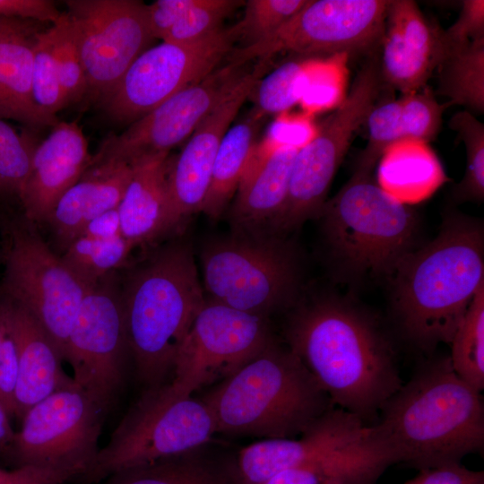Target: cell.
Returning <instances> with one entry per match:
<instances>
[{
  "mask_svg": "<svg viewBox=\"0 0 484 484\" xmlns=\"http://www.w3.org/2000/svg\"><path fill=\"white\" fill-rule=\"evenodd\" d=\"M449 127L466 149L465 173L454 188L453 198L456 203H480L484 199V125L463 110L451 117Z\"/></svg>",
  "mask_w": 484,
  "mask_h": 484,
  "instance_id": "836d02e7",
  "label": "cell"
},
{
  "mask_svg": "<svg viewBox=\"0 0 484 484\" xmlns=\"http://www.w3.org/2000/svg\"><path fill=\"white\" fill-rule=\"evenodd\" d=\"M245 2L237 0H193L162 41L193 43L219 31L222 22Z\"/></svg>",
  "mask_w": 484,
  "mask_h": 484,
  "instance_id": "74e56055",
  "label": "cell"
},
{
  "mask_svg": "<svg viewBox=\"0 0 484 484\" xmlns=\"http://www.w3.org/2000/svg\"><path fill=\"white\" fill-rule=\"evenodd\" d=\"M18 372V347L6 303H0V402L14 415Z\"/></svg>",
  "mask_w": 484,
  "mask_h": 484,
  "instance_id": "7bdbcfd3",
  "label": "cell"
},
{
  "mask_svg": "<svg viewBox=\"0 0 484 484\" xmlns=\"http://www.w3.org/2000/svg\"><path fill=\"white\" fill-rule=\"evenodd\" d=\"M80 236L99 239H109L123 236L117 208L109 210L92 219L86 224L78 237Z\"/></svg>",
  "mask_w": 484,
  "mask_h": 484,
  "instance_id": "681fc988",
  "label": "cell"
},
{
  "mask_svg": "<svg viewBox=\"0 0 484 484\" xmlns=\"http://www.w3.org/2000/svg\"><path fill=\"white\" fill-rule=\"evenodd\" d=\"M228 63L200 82L177 92L131 123L120 134L106 138L91 155L89 168L125 162L142 155L169 151L190 136L198 125L231 93L248 73Z\"/></svg>",
  "mask_w": 484,
  "mask_h": 484,
  "instance_id": "9a60e30c",
  "label": "cell"
},
{
  "mask_svg": "<svg viewBox=\"0 0 484 484\" xmlns=\"http://www.w3.org/2000/svg\"><path fill=\"white\" fill-rule=\"evenodd\" d=\"M285 335L332 404L366 425L403 384L390 336L350 299L325 296L298 305Z\"/></svg>",
  "mask_w": 484,
  "mask_h": 484,
  "instance_id": "6da1fadb",
  "label": "cell"
},
{
  "mask_svg": "<svg viewBox=\"0 0 484 484\" xmlns=\"http://www.w3.org/2000/svg\"><path fill=\"white\" fill-rule=\"evenodd\" d=\"M388 4L386 0H307L270 36L232 49L228 61L241 66L280 52L304 56L372 52L381 43Z\"/></svg>",
  "mask_w": 484,
  "mask_h": 484,
  "instance_id": "9c48e42d",
  "label": "cell"
},
{
  "mask_svg": "<svg viewBox=\"0 0 484 484\" xmlns=\"http://www.w3.org/2000/svg\"><path fill=\"white\" fill-rule=\"evenodd\" d=\"M134 246L123 236L109 239L80 236L65 247L61 258L91 288L123 266Z\"/></svg>",
  "mask_w": 484,
  "mask_h": 484,
  "instance_id": "1f68e13d",
  "label": "cell"
},
{
  "mask_svg": "<svg viewBox=\"0 0 484 484\" xmlns=\"http://www.w3.org/2000/svg\"><path fill=\"white\" fill-rule=\"evenodd\" d=\"M89 91L108 95L153 39L146 4L134 0H69Z\"/></svg>",
  "mask_w": 484,
  "mask_h": 484,
  "instance_id": "2e32d148",
  "label": "cell"
},
{
  "mask_svg": "<svg viewBox=\"0 0 484 484\" xmlns=\"http://www.w3.org/2000/svg\"><path fill=\"white\" fill-rule=\"evenodd\" d=\"M350 55L305 62L301 99L312 110L337 108L346 98Z\"/></svg>",
  "mask_w": 484,
  "mask_h": 484,
  "instance_id": "d6a6232c",
  "label": "cell"
},
{
  "mask_svg": "<svg viewBox=\"0 0 484 484\" xmlns=\"http://www.w3.org/2000/svg\"><path fill=\"white\" fill-rule=\"evenodd\" d=\"M216 432L293 438L332 407L299 359L274 340L203 396Z\"/></svg>",
  "mask_w": 484,
  "mask_h": 484,
  "instance_id": "277c9868",
  "label": "cell"
},
{
  "mask_svg": "<svg viewBox=\"0 0 484 484\" xmlns=\"http://www.w3.org/2000/svg\"><path fill=\"white\" fill-rule=\"evenodd\" d=\"M113 274L88 290L64 354L73 368L74 383L105 411L122 385L128 350L121 290Z\"/></svg>",
  "mask_w": 484,
  "mask_h": 484,
  "instance_id": "5bb4252c",
  "label": "cell"
},
{
  "mask_svg": "<svg viewBox=\"0 0 484 484\" xmlns=\"http://www.w3.org/2000/svg\"><path fill=\"white\" fill-rule=\"evenodd\" d=\"M367 426L357 416L332 407L298 438L264 439L243 448L234 479L240 484H262L283 471L348 447L362 437Z\"/></svg>",
  "mask_w": 484,
  "mask_h": 484,
  "instance_id": "ac0fdd59",
  "label": "cell"
},
{
  "mask_svg": "<svg viewBox=\"0 0 484 484\" xmlns=\"http://www.w3.org/2000/svg\"><path fill=\"white\" fill-rule=\"evenodd\" d=\"M48 27L34 36L31 90L36 105L45 113L56 117L68 103L55 64Z\"/></svg>",
  "mask_w": 484,
  "mask_h": 484,
  "instance_id": "d590c367",
  "label": "cell"
},
{
  "mask_svg": "<svg viewBox=\"0 0 484 484\" xmlns=\"http://www.w3.org/2000/svg\"><path fill=\"white\" fill-rule=\"evenodd\" d=\"M91 160L76 122L59 121L35 147L30 174L19 194L30 222H48L64 194L77 183Z\"/></svg>",
  "mask_w": 484,
  "mask_h": 484,
  "instance_id": "ffe728a7",
  "label": "cell"
},
{
  "mask_svg": "<svg viewBox=\"0 0 484 484\" xmlns=\"http://www.w3.org/2000/svg\"><path fill=\"white\" fill-rule=\"evenodd\" d=\"M201 259L209 299L266 316L297 298L299 258L284 236L234 233L209 243Z\"/></svg>",
  "mask_w": 484,
  "mask_h": 484,
  "instance_id": "52a82bcc",
  "label": "cell"
},
{
  "mask_svg": "<svg viewBox=\"0 0 484 484\" xmlns=\"http://www.w3.org/2000/svg\"><path fill=\"white\" fill-rule=\"evenodd\" d=\"M454 372L479 392L484 389V283L477 290L450 342Z\"/></svg>",
  "mask_w": 484,
  "mask_h": 484,
  "instance_id": "4dcf8cb0",
  "label": "cell"
},
{
  "mask_svg": "<svg viewBox=\"0 0 484 484\" xmlns=\"http://www.w3.org/2000/svg\"><path fill=\"white\" fill-rule=\"evenodd\" d=\"M4 262L9 299L37 319L64 360L69 332L90 288L31 227L12 231Z\"/></svg>",
  "mask_w": 484,
  "mask_h": 484,
  "instance_id": "4fadbf2b",
  "label": "cell"
},
{
  "mask_svg": "<svg viewBox=\"0 0 484 484\" xmlns=\"http://www.w3.org/2000/svg\"><path fill=\"white\" fill-rule=\"evenodd\" d=\"M481 38H484V1L465 0L456 22L442 30V58Z\"/></svg>",
  "mask_w": 484,
  "mask_h": 484,
  "instance_id": "ee69618b",
  "label": "cell"
},
{
  "mask_svg": "<svg viewBox=\"0 0 484 484\" xmlns=\"http://www.w3.org/2000/svg\"><path fill=\"white\" fill-rule=\"evenodd\" d=\"M393 464L367 429L354 444L305 465L283 471L262 484H376Z\"/></svg>",
  "mask_w": 484,
  "mask_h": 484,
  "instance_id": "484cf974",
  "label": "cell"
},
{
  "mask_svg": "<svg viewBox=\"0 0 484 484\" xmlns=\"http://www.w3.org/2000/svg\"><path fill=\"white\" fill-rule=\"evenodd\" d=\"M403 484H484V472L455 463L420 470Z\"/></svg>",
  "mask_w": 484,
  "mask_h": 484,
  "instance_id": "bcb514c9",
  "label": "cell"
},
{
  "mask_svg": "<svg viewBox=\"0 0 484 484\" xmlns=\"http://www.w3.org/2000/svg\"><path fill=\"white\" fill-rule=\"evenodd\" d=\"M437 92L447 105H460L472 113L484 111V38L447 53L437 68Z\"/></svg>",
  "mask_w": 484,
  "mask_h": 484,
  "instance_id": "f546056e",
  "label": "cell"
},
{
  "mask_svg": "<svg viewBox=\"0 0 484 484\" xmlns=\"http://www.w3.org/2000/svg\"><path fill=\"white\" fill-rule=\"evenodd\" d=\"M77 476L67 471L31 465L13 470L0 468V484H69Z\"/></svg>",
  "mask_w": 484,
  "mask_h": 484,
  "instance_id": "f6af8a7d",
  "label": "cell"
},
{
  "mask_svg": "<svg viewBox=\"0 0 484 484\" xmlns=\"http://www.w3.org/2000/svg\"><path fill=\"white\" fill-rule=\"evenodd\" d=\"M266 316L204 300L175 359L169 383L181 396L231 376L273 341Z\"/></svg>",
  "mask_w": 484,
  "mask_h": 484,
  "instance_id": "7c38bea8",
  "label": "cell"
},
{
  "mask_svg": "<svg viewBox=\"0 0 484 484\" xmlns=\"http://www.w3.org/2000/svg\"><path fill=\"white\" fill-rule=\"evenodd\" d=\"M441 34L414 1H389L380 43L384 82L402 94L424 88L442 59Z\"/></svg>",
  "mask_w": 484,
  "mask_h": 484,
  "instance_id": "d6986e66",
  "label": "cell"
},
{
  "mask_svg": "<svg viewBox=\"0 0 484 484\" xmlns=\"http://www.w3.org/2000/svg\"><path fill=\"white\" fill-rule=\"evenodd\" d=\"M121 298L137 376L147 389L160 386L205 300L191 249H160L131 274Z\"/></svg>",
  "mask_w": 484,
  "mask_h": 484,
  "instance_id": "5b68a950",
  "label": "cell"
},
{
  "mask_svg": "<svg viewBox=\"0 0 484 484\" xmlns=\"http://www.w3.org/2000/svg\"><path fill=\"white\" fill-rule=\"evenodd\" d=\"M319 217L333 258L352 276L390 277L415 249V211L382 189L371 173L354 171Z\"/></svg>",
  "mask_w": 484,
  "mask_h": 484,
  "instance_id": "8992f818",
  "label": "cell"
},
{
  "mask_svg": "<svg viewBox=\"0 0 484 484\" xmlns=\"http://www.w3.org/2000/svg\"><path fill=\"white\" fill-rule=\"evenodd\" d=\"M400 99L402 138L428 143L434 140L441 126L442 114L449 107L447 103L439 104L433 91L426 86L402 94Z\"/></svg>",
  "mask_w": 484,
  "mask_h": 484,
  "instance_id": "60d3db41",
  "label": "cell"
},
{
  "mask_svg": "<svg viewBox=\"0 0 484 484\" xmlns=\"http://www.w3.org/2000/svg\"><path fill=\"white\" fill-rule=\"evenodd\" d=\"M18 347L14 416L22 418L33 405L73 384L62 368V357L50 336L25 308L5 301Z\"/></svg>",
  "mask_w": 484,
  "mask_h": 484,
  "instance_id": "44dd1931",
  "label": "cell"
},
{
  "mask_svg": "<svg viewBox=\"0 0 484 484\" xmlns=\"http://www.w3.org/2000/svg\"><path fill=\"white\" fill-rule=\"evenodd\" d=\"M307 0H248L242 19L231 28L246 45L264 39L286 23Z\"/></svg>",
  "mask_w": 484,
  "mask_h": 484,
  "instance_id": "f35d334b",
  "label": "cell"
},
{
  "mask_svg": "<svg viewBox=\"0 0 484 484\" xmlns=\"http://www.w3.org/2000/svg\"><path fill=\"white\" fill-rule=\"evenodd\" d=\"M305 62L283 63L263 81L257 82L252 92L255 93V113L264 115L286 111L301 99Z\"/></svg>",
  "mask_w": 484,
  "mask_h": 484,
  "instance_id": "8d00e7d4",
  "label": "cell"
},
{
  "mask_svg": "<svg viewBox=\"0 0 484 484\" xmlns=\"http://www.w3.org/2000/svg\"><path fill=\"white\" fill-rule=\"evenodd\" d=\"M262 69L258 66L246 75L231 95L198 125L175 161L169 165V231L177 229L191 215L202 211L219 147L259 81Z\"/></svg>",
  "mask_w": 484,
  "mask_h": 484,
  "instance_id": "e0dca14e",
  "label": "cell"
},
{
  "mask_svg": "<svg viewBox=\"0 0 484 484\" xmlns=\"http://www.w3.org/2000/svg\"><path fill=\"white\" fill-rule=\"evenodd\" d=\"M401 99H385L374 106L367 117L368 141L359 154L354 171L371 173L384 151L402 139ZM365 122V123H366Z\"/></svg>",
  "mask_w": 484,
  "mask_h": 484,
  "instance_id": "ab89813d",
  "label": "cell"
},
{
  "mask_svg": "<svg viewBox=\"0 0 484 484\" xmlns=\"http://www.w3.org/2000/svg\"><path fill=\"white\" fill-rule=\"evenodd\" d=\"M132 175L129 163L117 162L89 168L59 199L48 222L65 247L88 222L117 208Z\"/></svg>",
  "mask_w": 484,
  "mask_h": 484,
  "instance_id": "cb8c5ba5",
  "label": "cell"
},
{
  "mask_svg": "<svg viewBox=\"0 0 484 484\" xmlns=\"http://www.w3.org/2000/svg\"><path fill=\"white\" fill-rule=\"evenodd\" d=\"M390 277L392 316L401 336L426 354L450 344L484 283L482 223L449 212L438 235L408 253Z\"/></svg>",
  "mask_w": 484,
  "mask_h": 484,
  "instance_id": "7a4b0ae2",
  "label": "cell"
},
{
  "mask_svg": "<svg viewBox=\"0 0 484 484\" xmlns=\"http://www.w3.org/2000/svg\"><path fill=\"white\" fill-rule=\"evenodd\" d=\"M35 146L0 118V193L20 194L30 174Z\"/></svg>",
  "mask_w": 484,
  "mask_h": 484,
  "instance_id": "b9f144b4",
  "label": "cell"
},
{
  "mask_svg": "<svg viewBox=\"0 0 484 484\" xmlns=\"http://www.w3.org/2000/svg\"><path fill=\"white\" fill-rule=\"evenodd\" d=\"M168 156L148 153L129 162L132 175L117 211L122 235L134 246L169 232Z\"/></svg>",
  "mask_w": 484,
  "mask_h": 484,
  "instance_id": "603a6c76",
  "label": "cell"
},
{
  "mask_svg": "<svg viewBox=\"0 0 484 484\" xmlns=\"http://www.w3.org/2000/svg\"><path fill=\"white\" fill-rule=\"evenodd\" d=\"M378 161L377 184L405 204L428 198L446 180L437 156L419 140L402 138L391 143Z\"/></svg>",
  "mask_w": 484,
  "mask_h": 484,
  "instance_id": "d4e9b609",
  "label": "cell"
},
{
  "mask_svg": "<svg viewBox=\"0 0 484 484\" xmlns=\"http://www.w3.org/2000/svg\"><path fill=\"white\" fill-rule=\"evenodd\" d=\"M33 39L19 36L0 40V118L32 128L53 127L57 117L42 111L32 96Z\"/></svg>",
  "mask_w": 484,
  "mask_h": 484,
  "instance_id": "4316f807",
  "label": "cell"
},
{
  "mask_svg": "<svg viewBox=\"0 0 484 484\" xmlns=\"http://www.w3.org/2000/svg\"><path fill=\"white\" fill-rule=\"evenodd\" d=\"M45 24L31 20L0 17V40L19 36L33 37L48 28Z\"/></svg>",
  "mask_w": 484,
  "mask_h": 484,
  "instance_id": "f907efd6",
  "label": "cell"
},
{
  "mask_svg": "<svg viewBox=\"0 0 484 484\" xmlns=\"http://www.w3.org/2000/svg\"><path fill=\"white\" fill-rule=\"evenodd\" d=\"M215 433L203 400L178 395L169 384L149 388L78 481L96 484L120 470L201 449Z\"/></svg>",
  "mask_w": 484,
  "mask_h": 484,
  "instance_id": "ba28073f",
  "label": "cell"
},
{
  "mask_svg": "<svg viewBox=\"0 0 484 484\" xmlns=\"http://www.w3.org/2000/svg\"><path fill=\"white\" fill-rule=\"evenodd\" d=\"M369 425L397 462L424 470L462 463L484 447L481 393L454 370L449 356L430 358L386 401Z\"/></svg>",
  "mask_w": 484,
  "mask_h": 484,
  "instance_id": "3957f363",
  "label": "cell"
},
{
  "mask_svg": "<svg viewBox=\"0 0 484 484\" xmlns=\"http://www.w3.org/2000/svg\"><path fill=\"white\" fill-rule=\"evenodd\" d=\"M262 117L253 111L225 134L214 160L210 186L201 211L210 218H219L238 190L250 163Z\"/></svg>",
  "mask_w": 484,
  "mask_h": 484,
  "instance_id": "83f0119b",
  "label": "cell"
},
{
  "mask_svg": "<svg viewBox=\"0 0 484 484\" xmlns=\"http://www.w3.org/2000/svg\"><path fill=\"white\" fill-rule=\"evenodd\" d=\"M298 149L277 144L256 163L250 160L229 212L237 234H269L288 194Z\"/></svg>",
  "mask_w": 484,
  "mask_h": 484,
  "instance_id": "7402d4cb",
  "label": "cell"
},
{
  "mask_svg": "<svg viewBox=\"0 0 484 484\" xmlns=\"http://www.w3.org/2000/svg\"><path fill=\"white\" fill-rule=\"evenodd\" d=\"M9 413L0 402V447L12 443L14 434L9 421Z\"/></svg>",
  "mask_w": 484,
  "mask_h": 484,
  "instance_id": "816d5d0a",
  "label": "cell"
},
{
  "mask_svg": "<svg viewBox=\"0 0 484 484\" xmlns=\"http://www.w3.org/2000/svg\"><path fill=\"white\" fill-rule=\"evenodd\" d=\"M106 411L73 384L41 400L22 418L11 443L19 466L67 471L77 480L92 466Z\"/></svg>",
  "mask_w": 484,
  "mask_h": 484,
  "instance_id": "30bf717a",
  "label": "cell"
},
{
  "mask_svg": "<svg viewBox=\"0 0 484 484\" xmlns=\"http://www.w3.org/2000/svg\"><path fill=\"white\" fill-rule=\"evenodd\" d=\"M192 2L193 0H158L151 4H146L148 22L152 38L163 40Z\"/></svg>",
  "mask_w": 484,
  "mask_h": 484,
  "instance_id": "c3c4849f",
  "label": "cell"
},
{
  "mask_svg": "<svg viewBox=\"0 0 484 484\" xmlns=\"http://www.w3.org/2000/svg\"><path fill=\"white\" fill-rule=\"evenodd\" d=\"M200 449L116 471L96 484H232Z\"/></svg>",
  "mask_w": 484,
  "mask_h": 484,
  "instance_id": "f1b7e54d",
  "label": "cell"
},
{
  "mask_svg": "<svg viewBox=\"0 0 484 484\" xmlns=\"http://www.w3.org/2000/svg\"><path fill=\"white\" fill-rule=\"evenodd\" d=\"M53 56L67 103L77 101L89 91L73 23L67 13L48 27Z\"/></svg>",
  "mask_w": 484,
  "mask_h": 484,
  "instance_id": "e575fe53",
  "label": "cell"
},
{
  "mask_svg": "<svg viewBox=\"0 0 484 484\" xmlns=\"http://www.w3.org/2000/svg\"><path fill=\"white\" fill-rule=\"evenodd\" d=\"M236 39L231 27L222 28L196 42L162 41L144 50L101 99L106 113L117 122L133 123L213 72Z\"/></svg>",
  "mask_w": 484,
  "mask_h": 484,
  "instance_id": "8fae6325",
  "label": "cell"
},
{
  "mask_svg": "<svg viewBox=\"0 0 484 484\" xmlns=\"http://www.w3.org/2000/svg\"><path fill=\"white\" fill-rule=\"evenodd\" d=\"M61 13L49 0H0V17L56 22Z\"/></svg>",
  "mask_w": 484,
  "mask_h": 484,
  "instance_id": "7dc6e473",
  "label": "cell"
}]
</instances>
